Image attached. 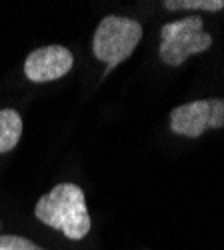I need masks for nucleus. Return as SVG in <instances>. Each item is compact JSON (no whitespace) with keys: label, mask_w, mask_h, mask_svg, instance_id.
<instances>
[{"label":"nucleus","mask_w":224,"mask_h":250,"mask_svg":"<svg viewBox=\"0 0 224 250\" xmlns=\"http://www.w3.org/2000/svg\"><path fill=\"white\" fill-rule=\"evenodd\" d=\"M34 216L48 228L60 230L70 240H82L90 232V214L86 196L78 184L60 182L38 198Z\"/></svg>","instance_id":"f257e3e1"},{"label":"nucleus","mask_w":224,"mask_h":250,"mask_svg":"<svg viewBox=\"0 0 224 250\" xmlns=\"http://www.w3.org/2000/svg\"><path fill=\"white\" fill-rule=\"evenodd\" d=\"M142 40V24L126 16H104L92 38V54L110 68L130 58Z\"/></svg>","instance_id":"f03ea898"},{"label":"nucleus","mask_w":224,"mask_h":250,"mask_svg":"<svg viewBox=\"0 0 224 250\" xmlns=\"http://www.w3.org/2000/svg\"><path fill=\"white\" fill-rule=\"evenodd\" d=\"M160 60L166 66H180L192 56L212 46V36L204 32V20L200 16H186L166 22L160 30Z\"/></svg>","instance_id":"7ed1b4c3"},{"label":"nucleus","mask_w":224,"mask_h":250,"mask_svg":"<svg viewBox=\"0 0 224 250\" xmlns=\"http://www.w3.org/2000/svg\"><path fill=\"white\" fill-rule=\"evenodd\" d=\"M224 128V100L206 98L180 104L170 110V130L178 136L200 138L206 130Z\"/></svg>","instance_id":"20e7f679"},{"label":"nucleus","mask_w":224,"mask_h":250,"mask_svg":"<svg viewBox=\"0 0 224 250\" xmlns=\"http://www.w3.org/2000/svg\"><path fill=\"white\" fill-rule=\"evenodd\" d=\"M74 56L66 46L50 44L32 50L24 60V74L30 82L42 84L66 76L72 70Z\"/></svg>","instance_id":"39448f33"},{"label":"nucleus","mask_w":224,"mask_h":250,"mask_svg":"<svg viewBox=\"0 0 224 250\" xmlns=\"http://www.w3.org/2000/svg\"><path fill=\"white\" fill-rule=\"evenodd\" d=\"M22 136V118L14 108L0 110V154L10 152L18 146Z\"/></svg>","instance_id":"423d86ee"},{"label":"nucleus","mask_w":224,"mask_h":250,"mask_svg":"<svg viewBox=\"0 0 224 250\" xmlns=\"http://www.w3.org/2000/svg\"><path fill=\"white\" fill-rule=\"evenodd\" d=\"M166 10H208L220 12L224 10V0H164L162 2Z\"/></svg>","instance_id":"0eeeda50"},{"label":"nucleus","mask_w":224,"mask_h":250,"mask_svg":"<svg viewBox=\"0 0 224 250\" xmlns=\"http://www.w3.org/2000/svg\"><path fill=\"white\" fill-rule=\"evenodd\" d=\"M0 250H44L36 242L18 234H0Z\"/></svg>","instance_id":"6e6552de"}]
</instances>
